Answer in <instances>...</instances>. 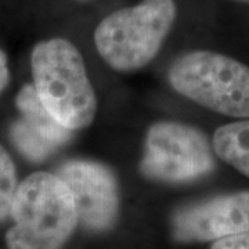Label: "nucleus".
Listing matches in <instances>:
<instances>
[{
  "label": "nucleus",
  "instance_id": "nucleus-1",
  "mask_svg": "<svg viewBox=\"0 0 249 249\" xmlns=\"http://www.w3.org/2000/svg\"><path fill=\"white\" fill-rule=\"evenodd\" d=\"M36 93L54 119L70 130L91 124L97 100L79 50L67 39L39 42L32 52Z\"/></svg>",
  "mask_w": 249,
  "mask_h": 249
},
{
  "label": "nucleus",
  "instance_id": "nucleus-2",
  "mask_svg": "<svg viewBox=\"0 0 249 249\" xmlns=\"http://www.w3.org/2000/svg\"><path fill=\"white\" fill-rule=\"evenodd\" d=\"M10 216L9 249H61L78 224L68 187L46 172L29 175L17 187Z\"/></svg>",
  "mask_w": 249,
  "mask_h": 249
},
{
  "label": "nucleus",
  "instance_id": "nucleus-3",
  "mask_svg": "<svg viewBox=\"0 0 249 249\" xmlns=\"http://www.w3.org/2000/svg\"><path fill=\"white\" fill-rule=\"evenodd\" d=\"M176 13L175 0H142L114 11L94 31L97 52L115 71L140 70L158 54Z\"/></svg>",
  "mask_w": 249,
  "mask_h": 249
},
{
  "label": "nucleus",
  "instance_id": "nucleus-4",
  "mask_svg": "<svg viewBox=\"0 0 249 249\" xmlns=\"http://www.w3.org/2000/svg\"><path fill=\"white\" fill-rule=\"evenodd\" d=\"M169 83L178 94L213 112L249 118V67L208 50L178 57L169 68Z\"/></svg>",
  "mask_w": 249,
  "mask_h": 249
},
{
  "label": "nucleus",
  "instance_id": "nucleus-5",
  "mask_svg": "<svg viewBox=\"0 0 249 249\" xmlns=\"http://www.w3.org/2000/svg\"><path fill=\"white\" fill-rule=\"evenodd\" d=\"M214 169L212 142L199 129L157 122L150 126L140 170L144 176L166 183H188Z\"/></svg>",
  "mask_w": 249,
  "mask_h": 249
},
{
  "label": "nucleus",
  "instance_id": "nucleus-6",
  "mask_svg": "<svg viewBox=\"0 0 249 249\" xmlns=\"http://www.w3.org/2000/svg\"><path fill=\"white\" fill-rule=\"evenodd\" d=\"M71 193L78 222L93 231L115 223L119 206L118 183L106 165L86 160L65 162L55 173Z\"/></svg>",
  "mask_w": 249,
  "mask_h": 249
},
{
  "label": "nucleus",
  "instance_id": "nucleus-7",
  "mask_svg": "<svg viewBox=\"0 0 249 249\" xmlns=\"http://www.w3.org/2000/svg\"><path fill=\"white\" fill-rule=\"evenodd\" d=\"M249 231V191L214 196L180 209L173 217L178 241H216Z\"/></svg>",
  "mask_w": 249,
  "mask_h": 249
},
{
  "label": "nucleus",
  "instance_id": "nucleus-8",
  "mask_svg": "<svg viewBox=\"0 0 249 249\" xmlns=\"http://www.w3.org/2000/svg\"><path fill=\"white\" fill-rule=\"evenodd\" d=\"M212 148L223 162L249 178V118L217 127Z\"/></svg>",
  "mask_w": 249,
  "mask_h": 249
},
{
  "label": "nucleus",
  "instance_id": "nucleus-9",
  "mask_svg": "<svg viewBox=\"0 0 249 249\" xmlns=\"http://www.w3.org/2000/svg\"><path fill=\"white\" fill-rule=\"evenodd\" d=\"M18 111L31 127L46 137L54 145L61 147L71 139V130L58 124L54 116L45 108L36 93L35 86L25 85L18 93L16 100Z\"/></svg>",
  "mask_w": 249,
  "mask_h": 249
},
{
  "label": "nucleus",
  "instance_id": "nucleus-10",
  "mask_svg": "<svg viewBox=\"0 0 249 249\" xmlns=\"http://www.w3.org/2000/svg\"><path fill=\"white\" fill-rule=\"evenodd\" d=\"M10 134L18 151L25 158L34 162L43 160L58 148L39 132H36L34 127H31L24 118L18 119L13 124L10 129Z\"/></svg>",
  "mask_w": 249,
  "mask_h": 249
},
{
  "label": "nucleus",
  "instance_id": "nucleus-11",
  "mask_svg": "<svg viewBox=\"0 0 249 249\" xmlns=\"http://www.w3.org/2000/svg\"><path fill=\"white\" fill-rule=\"evenodd\" d=\"M17 173L14 162L0 145V222L7 219L11 211V204L17 190Z\"/></svg>",
  "mask_w": 249,
  "mask_h": 249
},
{
  "label": "nucleus",
  "instance_id": "nucleus-12",
  "mask_svg": "<svg viewBox=\"0 0 249 249\" xmlns=\"http://www.w3.org/2000/svg\"><path fill=\"white\" fill-rule=\"evenodd\" d=\"M211 249H249V231L219 238L212 244Z\"/></svg>",
  "mask_w": 249,
  "mask_h": 249
},
{
  "label": "nucleus",
  "instance_id": "nucleus-13",
  "mask_svg": "<svg viewBox=\"0 0 249 249\" xmlns=\"http://www.w3.org/2000/svg\"><path fill=\"white\" fill-rule=\"evenodd\" d=\"M9 67H7V55L0 49V91H3L9 83Z\"/></svg>",
  "mask_w": 249,
  "mask_h": 249
},
{
  "label": "nucleus",
  "instance_id": "nucleus-14",
  "mask_svg": "<svg viewBox=\"0 0 249 249\" xmlns=\"http://www.w3.org/2000/svg\"><path fill=\"white\" fill-rule=\"evenodd\" d=\"M235 1H242V3H248L249 4V0H235Z\"/></svg>",
  "mask_w": 249,
  "mask_h": 249
},
{
  "label": "nucleus",
  "instance_id": "nucleus-15",
  "mask_svg": "<svg viewBox=\"0 0 249 249\" xmlns=\"http://www.w3.org/2000/svg\"><path fill=\"white\" fill-rule=\"evenodd\" d=\"M80 1H88V0H80Z\"/></svg>",
  "mask_w": 249,
  "mask_h": 249
}]
</instances>
